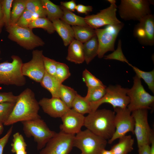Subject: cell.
Here are the masks:
<instances>
[{
	"mask_svg": "<svg viewBox=\"0 0 154 154\" xmlns=\"http://www.w3.org/2000/svg\"><path fill=\"white\" fill-rule=\"evenodd\" d=\"M39 105L35 94L27 88L19 95L13 110L4 125H12L17 122L41 118L38 114Z\"/></svg>",
	"mask_w": 154,
	"mask_h": 154,
	"instance_id": "cell-1",
	"label": "cell"
},
{
	"mask_svg": "<svg viewBox=\"0 0 154 154\" xmlns=\"http://www.w3.org/2000/svg\"><path fill=\"white\" fill-rule=\"evenodd\" d=\"M115 114L111 110L97 109L85 117L84 126L94 134L109 140L115 130Z\"/></svg>",
	"mask_w": 154,
	"mask_h": 154,
	"instance_id": "cell-2",
	"label": "cell"
},
{
	"mask_svg": "<svg viewBox=\"0 0 154 154\" xmlns=\"http://www.w3.org/2000/svg\"><path fill=\"white\" fill-rule=\"evenodd\" d=\"M23 130L26 136L33 137L37 143L38 150H41L56 133L50 130L41 118L22 121Z\"/></svg>",
	"mask_w": 154,
	"mask_h": 154,
	"instance_id": "cell-3",
	"label": "cell"
},
{
	"mask_svg": "<svg viewBox=\"0 0 154 154\" xmlns=\"http://www.w3.org/2000/svg\"><path fill=\"white\" fill-rule=\"evenodd\" d=\"M11 58V62L0 63V84L23 86L26 80L21 71L22 60L16 55H13Z\"/></svg>",
	"mask_w": 154,
	"mask_h": 154,
	"instance_id": "cell-4",
	"label": "cell"
},
{
	"mask_svg": "<svg viewBox=\"0 0 154 154\" xmlns=\"http://www.w3.org/2000/svg\"><path fill=\"white\" fill-rule=\"evenodd\" d=\"M5 28L8 33V38L25 49L32 50L45 44L41 38L34 33L33 29L29 28L22 27L16 24H11Z\"/></svg>",
	"mask_w": 154,
	"mask_h": 154,
	"instance_id": "cell-5",
	"label": "cell"
},
{
	"mask_svg": "<svg viewBox=\"0 0 154 154\" xmlns=\"http://www.w3.org/2000/svg\"><path fill=\"white\" fill-rule=\"evenodd\" d=\"M133 79V85L129 89L127 93L130 100L127 108L131 112L139 109H151L154 104V96L145 90L141 79L136 75Z\"/></svg>",
	"mask_w": 154,
	"mask_h": 154,
	"instance_id": "cell-6",
	"label": "cell"
},
{
	"mask_svg": "<svg viewBox=\"0 0 154 154\" xmlns=\"http://www.w3.org/2000/svg\"><path fill=\"white\" fill-rule=\"evenodd\" d=\"M107 143V140L86 129L75 135L74 147L83 154H100Z\"/></svg>",
	"mask_w": 154,
	"mask_h": 154,
	"instance_id": "cell-7",
	"label": "cell"
},
{
	"mask_svg": "<svg viewBox=\"0 0 154 154\" xmlns=\"http://www.w3.org/2000/svg\"><path fill=\"white\" fill-rule=\"evenodd\" d=\"M129 89L118 84L109 85L106 87V93L103 97L97 102H90L92 112L105 103L110 104L114 109L117 108H127L130 102L127 95Z\"/></svg>",
	"mask_w": 154,
	"mask_h": 154,
	"instance_id": "cell-8",
	"label": "cell"
},
{
	"mask_svg": "<svg viewBox=\"0 0 154 154\" xmlns=\"http://www.w3.org/2000/svg\"><path fill=\"white\" fill-rule=\"evenodd\" d=\"M149 0H121L118 7L120 17L125 21H139L151 13Z\"/></svg>",
	"mask_w": 154,
	"mask_h": 154,
	"instance_id": "cell-9",
	"label": "cell"
},
{
	"mask_svg": "<svg viewBox=\"0 0 154 154\" xmlns=\"http://www.w3.org/2000/svg\"><path fill=\"white\" fill-rule=\"evenodd\" d=\"M124 24L106 25L104 28L95 29L98 42V56L103 58L104 54L109 51L115 50V43L117 36L123 28Z\"/></svg>",
	"mask_w": 154,
	"mask_h": 154,
	"instance_id": "cell-10",
	"label": "cell"
},
{
	"mask_svg": "<svg viewBox=\"0 0 154 154\" xmlns=\"http://www.w3.org/2000/svg\"><path fill=\"white\" fill-rule=\"evenodd\" d=\"M131 113L134 121V134L135 136L138 147L150 144L154 134L148 123V110L139 109Z\"/></svg>",
	"mask_w": 154,
	"mask_h": 154,
	"instance_id": "cell-11",
	"label": "cell"
},
{
	"mask_svg": "<svg viewBox=\"0 0 154 154\" xmlns=\"http://www.w3.org/2000/svg\"><path fill=\"white\" fill-rule=\"evenodd\" d=\"M110 6L101 10L96 14L86 15L84 17L87 24L94 29L105 25H116L121 23L117 18L116 12L117 7L115 0H108Z\"/></svg>",
	"mask_w": 154,
	"mask_h": 154,
	"instance_id": "cell-12",
	"label": "cell"
},
{
	"mask_svg": "<svg viewBox=\"0 0 154 154\" xmlns=\"http://www.w3.org/2000/svg\"><path fill=\"white\" fill-rule=\"evenodd\" d=\"M75 135L56 133L40 150V154H68L74 147Z\"/></svg>",
	"mask_w": 154,
	"mask_h": 154,
	"instance_id": "cell-13",
	"label": "cell"
},
{
	"mask_svg": "<svg viewBox=\"0 0 154 154\" xmlns=\"http://www.w3.org/2000/svg\"><path fill=\"white\" fill-rule=\"evenodd\" d=\"M114 109L116 113L114 121L115 130L112 137L108 140L109 144L126 135L128 132H131L134 134V121L131 112L127 108H117Z\"/></svg>",
	"mask_w": 154,
	"mask_h": 154,
	"instance_id": "cell-14",
	"label": "cell"
},
{
	"mask_svg": "<svg viewBox=\"0 0 154 154\" xmlns=\"http://www.w3.org/2000/svg\"><path fill=\"white\" fill-rule=\"evenodd\" d=\"M31 59L23 63L21 71L24 76H27L37 82L40 83L45 73L43 60V51L34 50Z\"/></svg>",
	"mask_w": 154,
	"mask_h": 154,
	"instance_id": "cell-15",
	"label": "cell"
},
{
	"mask_svg": "<svg viewBox=\"0 0 154 154\" xmlns=\"http://www.w3.org/2000/svg\"><path fill=\"white\" fill-rule=\"evenodd\" d=\"M136 25L133 35L139 42L145 46L154 44V16L152 14L143 18Z\"/></svg>",
	"mask_w": 154,
	"mask_h": 154,
	"instance_id": "cell-16",
	"label": "cell"
},
{
	"mask_svg": "<svg viewBox=\"0 0 154 154\" xmlns=\"http://www.w3.org/2000/svg\"><path fill=\"white\" fill-rule=\"evenodd\" d=\"M85 116L72 108L70 109L61 118L62 123L60 126V131L65 133L75 135L84 126Z\"/></svg>",
	"mask_w": 154,
	"mask_h": 154,
	"instance_id": "cell-17",
	"label": "cell"
},
{
	"mask_svg": "<svg viewBox=\"0 0 154 154\" xmlns=\"http://www.w3.org/2000/svg\"><path fill=\"white\" fill-rule=\"evenodd\" d=\"M44 112L51 117L61 118L70 109L59 98H43L38 102Z\"/></svg>",
	"mask_w": 154,
	"mask_h": 154,
	"instance_id": "cell-18",
	"label": "cell"
},
{
	"mask_svg": "<svg viewBox=\"0 0 154 154\" xmlns=\"http://www.w3.org/2000/svg\"><path fill=\"white\" fill-rule=\"evenodd\" d=\"M55 31L62 38L64 45H68L74 39V32L72 27L60 19H56L51 21Z\"/></svg>",
	"mask_w": 154,
	"mask_h": 154,
	"instance_id": "cell-19",
	"label": "cell"
},
{
	"mask_svg": "<svg viewBox=\"0 0 154 154\" xmlns=\"http://www.w3.org/2000/svg\"><path fill=\"white\" fill-rule=\"evenodd\" d=\"M66 59L76 64L85 61L83 44L76 39L73 40L69 45Z\"/></svg>",
	"mask_w": 154,
	"mask_h": 154,
	"instance_id": "cell-20",
	"label": "cell"
},
{
	"mask_svg": "<svg viewBox=\"0 0 154 154\" xmlns=\"http://www.w3.org/2000/svg\"><path fill=\"white\" fill-rule=\"evenodd\" d=\"M41 86L49 91L52 97L59 98V91L60 83L54 76L51 75L45 71V74L40 82Z\"/></svg>",
	"mask_w": 154,
	"mask_h": 154,
	"instance_id": "cell-21",
	"label": "cell"
},
{
	"mask_svg": "<svg viewBox=\"0 0 154 154\" xmlns=\"http://www.w3.org/2000/svg\"><path fill=\"white\" fill-rule=\"evenodd\" d=\"M134 139L131 135H125L119 139L118 142L110 150L114 154H127L133 149Z\"/></svg>",
	"mask_w": 154,
	"mask_h": 154,
	"instance_id": "cell-22",
	"label": "cell"
},
{
	"mask_svg": "<svg viewBox=\"0 0 154 154\" xmlns=\"http://www.w3.org/2000/svg\"><path fill=\"white\" fill-rule=\"evenodd\" d=\"M98 42L96 35L83 44L85 61L88 64L98 55Z\"/></svg>",
	"mask_w": 154,
	"mask_h": 154,
	"instance_id": "cell-23",
	"label": "cell"
},
{
	"mask_svg": "<svg viewBox=\"0 0 154 154\" xmlns=\"http://www.w3.org/2000/svg\"><path fill=\"white\" fill-rule=\"evenodd\" d=\"M74 38L82 43L89 40L96 35L95 29L89 26H72Z\"/></svg>",
	"mask_w": 154,
	"mask_h": 154,
	"instance_id": "cell-24",
	"label": "cell"
},
{
	"mask_svg": "<svg viewBox=\"0 0 154 154\" xmlns=\"http://www.w3.org/2000/svg\"><path fill=\"white\" fill-rule=\"evenodd\" d=\"M63 15L60 19L66 23L72 26H89L86 22L84 18L78 16L60 5Z\"/></svg>",
	"mask_w": 154,
	"mask_h": 154,
	"instance_id": "cell-25",
	"label": "cell"
},
{
	"mask_svg": "<svg viewBox=\"0 0 154 154\" xmlns=\"http://www.w3.org/2000/svg\"><path fill=\"white\" fill-rule=\"evenodd\" d=\"M46 11V17L51 21L56 19H60L63 12L60 6L56 5L49 0H41Z\"/></svg>",
	"mask_w": 154,
	"mask_h": 154,
	"instance_id": "cell-26",
	"label": "cell"
},
{
	"mask_svg": "<svg viewBox=\"0 0 154 154\" xmlns=\"http://www.w3.org/2000/svg\"><path fill=\"white\" fill-rule=\"evenodd\" d=\"M71 108L84 115L92 112L90 102L88 101L84 97L78 94L72 102Z\"/></svg>",
	"mask_w": 154,
	"mask_h": 154,
	"instance_id": "cell-27",
	"label": "cell"
},
{
	"mask_svg": "<svg viewBox=\"0 0 154 154\" xmlns=\"http://www.w3.org/2000/svg\"><path fill=\"white\" fill-rule=\"evenodd\" d=\"M77 94L73 88L62 84L60 89L59 98L71 109L72 102Z\"/></svg>",
	"mask_w": 154,
	"mask_h": 154,
	"instance_id": "cell-28",
	"label": "cell"
},
{
	"mask_svg": "<svg viewBox=\"0 0 154 154\" xmlns=\"http://www.w3.org/2000/svg\"><path fill=\"white\" fill-rule=\"evenodd\" d=\"M28 28L32 29L35 28H42L50 34L55 31L52 22L47 17H38L30 23Z\"/></svg>",
	"mask_w": 154,
	"mask_h": 154,
	"instance_id": "cell-29",
	"label": "cell"
},
{
	"mask_svg": "<svg viewBox=\"0 0 154 154\" xmlns=\"http://www.w3.org/2000/svg\"><path fill=\"white\" fill-rule=\"evenodd\" d=\"M26 0H13L11 12V24H16L26 9Z\"/></svg>",
	"mask_w": 154,
	"mask_h": 154,
	"instance_id": "cell-30",
	"label": "cell"
},
{
	"mask_svg": "<svg viewBox=\"0 0 154 154\" xmlns=\"http://www.w3.org/2000/svg\"><path fill=\"white\" fill-rule=\"evenodd\" d=\"M131 66L140 79H142L147 84L149 89L154 93V70L149 72L143 71L131 65Z\"/></svg>",
	"mask_w": 154,
	"mask_h": 154,
	"instance_id": "cell-31",
	"label": "cell"
},
{
	"mask_svg": "<svg viewBox=\"0 0 154 154\" xmlns=\"http://www.w3.org/2000/svg\"><path fill=\"white\" fill-rule=\"evenodd\" d=\"M39 17H46L41 0H26V9Z\"/></svg>",
	"mask_w": 154,
	"mask_h": 154,
	"instance_id": "cell-32",
	"label": "cell"
},
{
	"mask_svg": "<svg viewBox=\"0 0 154 154\" xmlns=\"http://www.w3.org/2000/svg\"><path fill=\"white\" fill-rule=\"evenodd\" d=\"M106 87L98 86L88 88L86 99L90 102H95L101 99L105 94Z\"/></svg>",
	"mask_w": 154,
	"mask_h": 154,
	"instance_id": "cell-33",
	"label": "cell"
},
{
	"mask_svg": "<svg viewBox=\"0 0 154 154\" xmlns=\"http://www.w3.org/2000/svg\"><path fill=\"white\" fill-rule=\"evenodd\" d=\"M82 78L84 81L88 88L98 86L106 87L100 80L86 69L83 72Z\"/></svg>",
	"mask_w": 154,
	"mask_h": 154,
	"instance_id": "cell-34",
	"label": "cell"
},
{
	"mask_svg": "<svg viewBox=\"0 0 154 154\" xmlns=\"http://www.w3.org/2000/svg\"><path fill=\"white\" fill-rule=\"evenodd\" d=\"M16 102L0 103V123L3 124L11 114Z\"/></svg>",
	"mask_w": 154,
	"mask_h": 154,
	"instance_id": "cell-35",
	"label": "cell"
},
{
	"mask_svg": "<svg viewBox=\"0 0 154 154\" xmlns=\"http://www.w3.org/2000/svg\"><path fill=\"white\" fill-rule=\"evenodd\" d=\"M70 75L68 66L65 63L57 62L55 76L56 78L62 83Z\"/></svg>",
	"mask_w": 154,
	"mask_h": 154,
	"instance_id": "cell-36",
	"label": "cell"
},
{
	"mask_svg": "<svg viewBox=\"0 0 154 154\" xmlns=\"http://www.w3.org/2000/svg\"><path fill=\"white\" fill-rule=\"evenodd\" d=\"M121 46V40L119 39L118 41L116 49L113 51L112 53L104 56V58L106 60H115L125 62L131 66V64L129 63L123 54Z\"/></svg>",
	"mask_w": 154,
	"mask_h": 154,
	"instance_id": "cell-37",
	"label": "cell"
},
{
	"mask_svg": "<svg viewBox=\"0 0 154 154\" xmlns=\"http://www.w3.org/2000/svg\"><path fill=\"white\" fill-rule=\"evenodd\" d=\"M13 142L11 145V151L15 153L17 151L22 149H26L27 145L23 135L18 132L13 136Z\"/></svg>",
	"mask_w": 154,
	"mask_h": 154,
	"instance_id": "cell-38",
	"label": "cell"
},
{
	"mask_svg": "<svg viewBox=\"0 0 154 154\" xmlns=\"http://www.w3.org/2000/svg\"><path fill=\"white\" fill-rule=\"evenodd\" d=\"M13 0H1V7L5 26L11 24V8Z\"/></svg>",
	"mask_w": 154,
	"mask_h": 154,
	"instance_id": "cell-39",
	"label": "cell"
},
{
	"mask_svg": "<svg viewBox=\"0 0 154 154\" xmlns=\"http://www.w3.org/2000/svg\"><path fill=\"white\" fill-rule=\"evenodd\" d=\"M38 17L37 15L26 9L15 24L20 27L28 28L31 22Z\"/></svg>",
	"mask_w": 154,
	"mask_h": 154,
	"instance_id": "cell-40",
	"label": "cell"
},
{
	"mask_svg": "<svg viewBox=\"0 0 154 154\" xmlns=\"http://www.w3.org/2000/svg\"><path fill=\"white\" fill-rule=\"evenodd\" d=\"M43 60L46 72L51 75L55 77L57 61L44 55Z\"/></svg>",
	"mask_w": 154,
	"mask_h": 154,
	"instance_id": "cell-41",
	"label": "cell"
},
{
	"mask_svg": "<svg viewBox=\"0 0 154 154\" xmlns=\"http://www.w3.org/2000/svg\"><path fill=\"white\" fill-rule=\"evenodd\" d=\"M18 96L14 95L11 92H0V103L6 102H16Z\"/></svg>",
	"mask_w": 154,
	"mask_h": 154,
	"instance_id": "cell-42",
	"label": "cell"
},
{
	"mask_svg": "<svg viewBox=\"0 0 154 154\" xmlns=\"http://www.w3.org/2000/svg\"><path fill=\"white\" fill-rule=\"evenodd\" d=\"M13 126L12 125L6 133L0 139V154H3L4 147L8 141L13 131Z\"/></svg>",
	"mask_w": 154,
	"mask_h": 154,
	"instance_id": "cell-43",
	"label": "cell"
},
{
	"mask_svg": "<svg viewBox=\"0 0 154 154\" xmlns=\"http://www.w3.org/2000/svg\"><path fill=\"white\" fill-rule=\"evenodd\" d=\"M93 7L91 6L85 5L81 4L76 5V10L78 13L87 15L89 12L92 11Z\"/></svg>",
	"mask_w": 154,
	"mask_h": 154,
	"instance_id": "cell-44",
	"label": "cell"
},
{
	"mask_svg": "<svg viewBox=\"0 0 154 154\" xmlns=\"http://www.w3.org/2000/svg\"><path fill=\"white\" fill-rule=\"evenodd\" d=\"M61 5L71 11H74L76 6L75 1L72 0L67 2H61Z\"/></svg>",
	"mask_w": 154,
	"mask_h": 154,
	"instance_id": "cell-45",
	"label": "cell"
},
{
	"mask_svg": "<svg viewBox=\"0 0 154 154\" xmlns=\"http://www.w3.org/2000/svg\"><path fill=\"white\" fill-rule=\"evenodd\" d=\"M150 145L147 144L138 147L139 154H150Z\"/></svg>",
	"mask_w": 154,
	"mask_h": 154,
	"instance_id": "cell-46",
	"label": "cell"
},
{
	"mask_svg": "<svg viewBox=\"0 0 154 154\" xmlns=\"http://www.w3.org/2000/svg\"><path fill=\"white\" fill-rule=\"evenodd\" d=\"M4 26H5V23L2 10L1 0H0V34L2 31V28Z\"/></svg>",
	"mask_w": 154,
	"mask_h": 154,
	"instance_id": "cell-47",
	"label": "cell"
},
{
	"mask_svg": "<svg viewBox=\"0 0 154 154\" xmlns=\"http://www.w3.org/2000/svg\"><path fill=\"white\" fill-rule=\"evenodd\" d=\"M150 154H154V136H152L150 142Z\"/></svg>",
	"mask_w": 154,
	"mask_h": 154,
	"instance_id": "cell-48",
	"label": "cell"
},
{
	"mask_svg": "<svg viewBox=\"0 0 154 154\" xmlns=\"http://www.w3.org/2000/svg\"><path fill=\"white\" fill-rule=\"evenodd\" d=\"M100 154H114L111 151L106 150L105 149H103L100 152Z\"/></svg>",
	"mask_w": 154,
	"mask_h": 154,
	"instance_id": "cell-49",
	"label": "cell"
},
{
	"mask_svg": "<svg viewBox=\"0 0 154 154\" xmlns=\"http://www.w3.org/2000/svg\"><path fill=\"white\" fill-rule=\"evenodd\" d=\"M15 153V154H27L26 149H22L17 151Z\"/></svg>",
	"mask_w": 154,
	"mask_h": 154,
	"instance_id": "cell-50",
	"label": "cell"
},
{
	"mask_svg": "<svg viewBox=\"0 0 154 154\" xmlns=\"http://www.w3.org/2000/svg\"><path fill=\"white\" fill-rule=\"evenodd\" d=\"M3 131V124L0 123V135L2 133Z\"/></svg>",
	"mask_w": 154,
	"mask_h": 154,
	"instance_id": "cell-51",
	"label": "cell"
},
{
	"mask_svg": "<svg viewBox=\"0 0 154 154\" xmlns=\"http://www.w3.org/2000/svg\"><path fill=\"white\" fill-rule=\"evenodd\" d=\"M1 50H0V54H1ZM0 59H1L0 58Z\"/></svg>",
	"mask_w": 154,
	"mask_h": 154,
	"instance_id": "cell-52",
	"label": "cell"
},
{
	"mask_svg": "<svg viewBox=\"0 0 154 154\" xmlns=\"http://www.w3.org/2000/svg\"><path fill=\"white\" fill-rule=\"evenodd\" d=\"M80 154H83V153H80Z\"/></svg>",
	"mask_w": 154,
	"mask_h": 154,
	"instance_id": "cell-53",
	"label": "cell"
},
{
	"mask_svg": "<svg viewBox=\"0 0 154 154\" xmlns=\"http://www.w3.org/2000/svg\"><path fill=\"white\" fill-rule=\"evenodd\" d=\"M1 59H0V60H1Z\"/></svg>",
	"mask_w": 154,
	"mask_h": 154,
	"instance_id": "cell-54",
	"label": "cell"
}]
</instances>
